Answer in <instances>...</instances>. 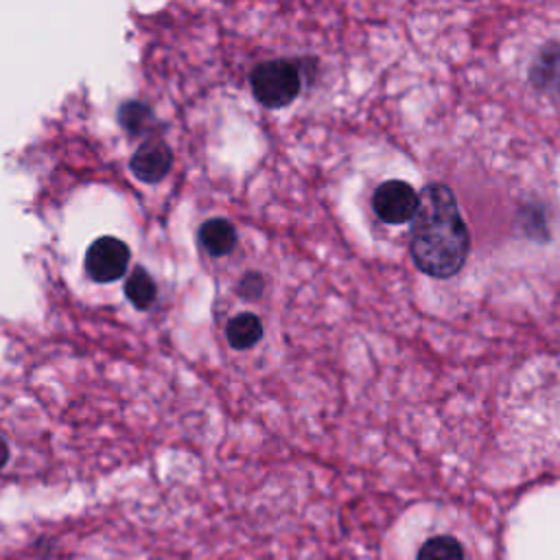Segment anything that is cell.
<instances>
[{
	"instance_id": "cell-4",
	"label": "cell",
	"mask_w": 560,
	"mask_h": 560,
	"mask_svg": "<svg viewBox=\"0 0 560 560\" xmlns=\"http://www.w3.org/2000/svg\"><path fill=\"white\" fill-rule=\"evenodd\" d=\"M129 258V247L120 238L101 236L88 247L85 271L96 282H114L125 276Z\"/></svg>"
},
{
	"instance_id": "cell-7",
	"label": "cell",
	"mask_w": 560,
	"mask_h": 560,
	"mask_svg": "<svg viewBox=\"0 0 560 560\" xmlns=\"http://www.w3.org/2000/svg\"><path fill=\"white\" fill-rule=\"evenodd\" d=\"M199 243L212 256H225L236 245V230L228 219H208L199 228Z\"/></svg>"
},
{
	"instance_id": "cell-2",
	"label": "cell",
	"mask_w": 560,
	"mask_h": 560,
	"mask_svg": "<svg viewBox=\"0 0 560 560\" xmlns=\"http://www.w3.org/2000/svg\"><path fill=\"white\" fill-rule=\"evenodd\" d=\"M300 70L289 59H269L258 63L249 74V88L265 107H284L300 92Z\"/></svg>"
},
{
	"instance_id": "cell-6",
	"label": "cell",
	"mask_w": 560,
	"mask_h": 560,
	"mask_svg": "<svg viewBox=\"0 0 560 560\" xmlns=\"http://www.w3.org/2000/svg\"><path fill=\"white\" fill-rule=\"evenodd\" d=\"M529 79L538 92L560 98V44L540 50L532 66Z\"/></svg>"
},
{
	"instance_id": "cell-5",
	"label": "cell",
	"mask_w": 560,
	"mask_h": 560,
	"mask_svg": "<svg viewBox=\"0 0 560 560\" xmlns=\"http://www.w3.org/2000/svg\"><path fill=\"white\" fill-rule=\"evenodd\" d=\"M171 164H173L171 149L160 140H151V142H144L131 155L129 168L136 175V179L144 184H155L166 177V173L171 171Z\"/></svg>"
},
{
	"instance_id": "cell-3",
	"label": "cell",
	"mask_w": 560,
	"mask_h": 560,
	"mask_svg": "<svg viewBox=\"0 0 560 560\" xmlns=\"http://www.w3.org/2000/svg\"><path fill=\"white\" fill-rule=\"evenodd\" d=\"M418 206H420V195L413 190L411 184L402 179L383 182L372 197V208L378 214V219L392 225L413 219L418 212Z\"/></svg>"
},
{
	"instance_id": "cell-13",
	"label": "cell",
	"mask_w": 560,
	"mask_h": 560,
	"mask_svg": "<svg viewBox=\"0 0 560 560\" xmlns=\"http://www.w3.org/2000/svg\"><path fill=\"white\" fill-rule=\"evenodd\" d=\"M9 459V448H7V442L0 438V468L7 464Z\"/></svg>"
},
{
	"instance_id": "cell-9",
	"label": "cell",
	"mask_w": 560,
	"mask_h": 560,
	"mask_svg": "<svg viewBox=\"0 0 560 560\" xmlns=\"http://www.w3.org/2000/svg\"><path fill=\"white\" fill-rule=\"evenodd\" d=\"M125 295L136 308L144 311L155 302V295H158L155 280L142 267H133L131 276L125 280Z\"/></svg>"
},
{
	"instance_id": "cell-8",
	"label": "cell",
	"mask_w": 560,
	"mask_h": 560,
	"mask_svg": "<svg viewBox=\"0 0 560 560\" xmlns=\"http://www.w3.org/2000/svg\"><path fill=\"white\" fill-rule=\"evenodd\" d=\"M225 337L234 350H247L260 341L262 322L254 313H238L228 322Z\"/></svg>"
},
{
	"instance_id": "cell-11",
	"label": "cell",
	"mask_w": 560,
	"mask_h": 560,
	"mask_svg": "<svg viewBox=\"0 0 560 560\" xmlns=\"http://www.w3.org/2000/svg\"><path fill=\"white\" fill-rule=\"evenodd\" d=\"M149 109L142 105V103H125L122 107H120V112H118V118H120V125L127 129V131H131V133H140L144 127H147V122H149Z\"/></svg>"
},
{
	"instance_id": "cell-12",
	"label": "cell",
	"mask_w": 560,
	"mask_h": 560,
	"mask_svg": "<svg viewBox=\"0 0 560 560\" xmlns=\"http://www.w3.org/2000/svg\"><path fill=\"white\" fill-rule=\"evenodd\" d=\"M265 291V280L260 273H245L238 282V293L245 298V300H254V298H260Z\"/></svg>"
},
{
	"instance_id": "cell-10",
	"label": "cell",
	"mask_w": 560,
	"mask_h": 560,
	"mask_svg": "<svg viewBox=\"0 0 560 560\" xmlns=\"http://www.w3.org/2000/svg\"><path fill=\"white\" fill-rule=\"evenodd\" d=\"M416 560H464V549L453 536H435L420 547Z\"/></svg>"
},
{
	"instance_id": "cell-1",
	"label": "cell",
	"mask_w": 560,
	"mask_h": 560,
	"mask_svg": "<svg viewBox=\"0 0 560 560\" xmlns=\"http://www.w3.org/2000/svg\"><path fill=\"white\" fill-rule=\"evenodd\" d=\"M468 249V228L451 188L444 184L424 186L411 228V256L416 267L427 276L444 280L464 267Z\"/></svg>"
}]
</instances>
